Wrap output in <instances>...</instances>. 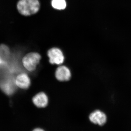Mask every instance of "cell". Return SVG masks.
Listing matches in <instances>:
<instances>
[{"mask_svg":"<svg viewBox=\"0 0 131 131\" xmlns=\"http://www.w3.org/2000/svg\"><path fill=\"white\" fill-rule=\"evenodd\" d=\"M40 3L38 0H19L17 8L20 14L28 16L37 13L40 9Z\"/></svg>","mask_w":131,"mask_h":131,"instance_id":"1","label":"cell"},{"mask_svg":"<svg viewBox=\"0 0 131 131\" xmlns=\"http://www.w3.org/2000/svg\"><path fill=\"white\" fill-rule=\"evenodd\" d=\"M16 86L22 89H27L31 84L30 78L26 73H21L16 76L15 79Z\"/></svg>","mask_w":131,"mask_h":131,"instance_id":"7","label":"cell"},{"mask_svg":"<svg viewBox=\"0 0 131 131\" xmlns=\"http://www.w3.org/2000/svg\"><path fill=\"white\" fill-rule=\"evenodd\" d=\"M34 105L39 108L47 106L49 103V99L47 95L43 92H40L36 94L32 98Z\"/></svg>","mask_w":131,"mask_h":131,"instance_id":"8","label":"cell"},{"mask_svg":"<svg viewBox=\"0 0 131 131\" xmlns=\"http://www.w3.org/2000/svg\"><path fill=\"white\" fill-rule=\"evenodd\" d=\"M44 130L43 129H40V128H37L34 130V131H43Z\"/></svg>","mask_w":131,"mask_h":131,"instance_id":"10","label":"cell"},{"mask_svg":"<svg viewBox=\"0 0 131 131\" xmlns=\"http://www.w3.org/2000/svg\"><path fill=\"white\" fill-rule=\"evenodd\" d=\"M89 119L93 124L102 126L106 122L107 117L103 112L100 110H96L90 114Z\"/></svg>","mask_w":131,"mask_h":131,"instance_id":"5","label":"cell"},{"mask_svg":"<svg viewBox=\"0 0 131 131\" xmlns=\"http://www.w3.org/2000/svg\"><path fill=\"white\" fill-rule=\"evenodd\" d=\"M47 56L49 62L51 64L60 65L63 63L64 57L61 50L57 47H53L49 50Z\"/></svg>","mask_w":131,"mask_h":131,"instance_id":"3","label":"cell"},{"mask_svg":"<svg viewBox=\"0 0 131 131\" xmlns=\"http://www.w3.org/2000/svg\"><path fill=\"white\" fill-rule=\"evenodd\" d=\"M51 5L55 9L62 10L66 7V3L65 0H52Z\"/></svg>","mask_w":131,"mask_h":131,"instance_id":"9","label":"cell"},{"mask_svg":"<svg viewBox=\"0 0 131 131\" xmlns=\"http://www.w3.org/2000/svg\"><path fill=\"white\" fill-rule=\"evenodd\" d=\"M41 59V56L39 53L30 52L27 54L22 58V64L27 70L30 72L34 71Z\"/></svg>","mask_w":131,"mask_h":131,"instance_id":"2","label":"cell"},{"mask_svg":"<svg viewBox=\"0 0 131 131\" xmlns=\"http://www.w3.org/2000/svg\"><path fill=\"white\" fill-rule=\"evenodd\" d=\"M12 55L9 47L4 44L0 45V68L7 65Z\"/></svg>","mask_w":131,"mask_h":131,"instance_id":"6","label":"cell"},{"mask_svg":"<svg viewBox=\"0 0 131 131\" xmlns=\"http://www.w3.org/2000/svg\"><path fill=\"white\" fill-rule=\"evenodd\" d=\"M70 70L65 66H60L58 67L55 72V77L58 81L61 82L68 81L71 78Z\"/></svg>","mask_w":131,"mask_h":131,"instance_id":"4","label":"cell"}]
</instances>
